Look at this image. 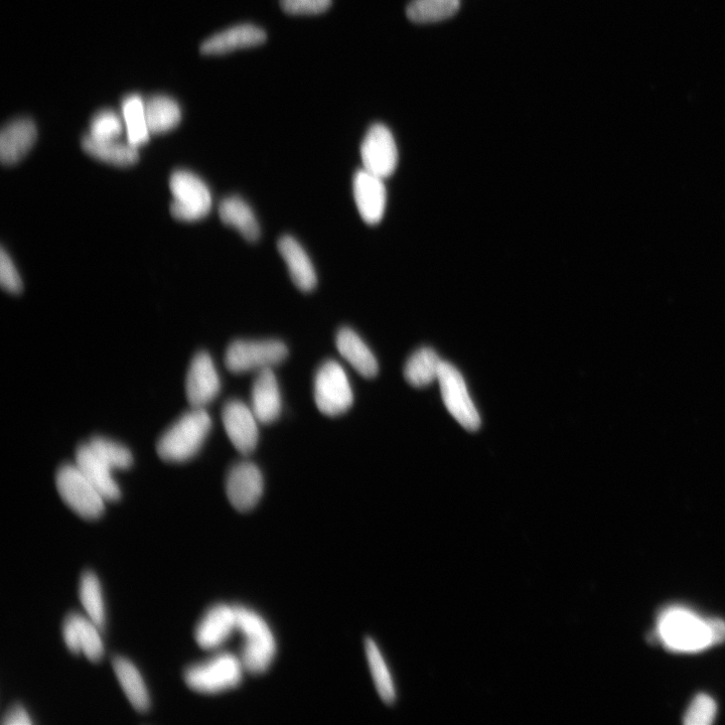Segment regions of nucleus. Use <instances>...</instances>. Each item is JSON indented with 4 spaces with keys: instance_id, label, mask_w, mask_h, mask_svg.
Here are the masks:
<instances>
[{
    "instance_id": "obj_29",
    "label": "nucleus",
    "mask_w": 725,
    "mask_h": 725,
    "mask_svg": "<svg viewBox=\"0 0 725 725\" xmlns=\"http://www.w3.org/2000/svg\"><path fill=\"white\" fill-rule=\"evenodd\" d=\"M460 6V0H412L406 15L416 24L441 22L453 17Z\"/></svg>"
},
{
    "instance_id": "obj_25",
    "label": "nucleus",
    "mask_w": 725,
    "mask_h": 725,
    "mask_svg": "<svg viewBox=\"0 0 725 725\" xmlns=\"http://www.w3.org/2000/svg\"><path fill=\"white\" fill-rule=\"evenodd\" d=\"M114 672L132 706L140 712L150 708L151 699L147 685L134 664L123 658L116 657L113 660Z\"/></svg>"
},
{
    "instance_id": "obj_32",
    "label": "nucleus",
    "mask_w": 725,
    "mask_h": 725,
    "mask_svg": "<svg viewBox=\"0 0 725 725\" xmlns=\"http://www.w3.org/2000/svg\"><path fill=\"white\" fill-rule=\"evenodd\" d=\"M92 451L113 471L126 470L133 464L131 452L122 445L102 437L89 442Z\"/></svg>"
},
{
    "instance_id": "obj_24",
    "label": "nucleus",
    "mask_w": 725,
    "mask_h": 725,
    "mask_svg": "<svg viewBox=\"0 0 725 725\" xmlns=\"http://www.w3.org/2000/svg\"><path fill=\"white\" fill-rule=\"evenodd\" d=\"M219 214L225 225L235 228L247 241L255 242L260 236V226L251 207L240 197L224 199Z\"/></svg>"
},
{
    "instance_id": "obj_38",
    "label": "nucleus",
    "mask_w": 725,
    "mask_h": 725,
    "mask_svg": "<svg viewBox=\"0 0 725 725\" xmlns=\"http://www.w3.org/2000/svg\"><path fill=\"white\" fill-rule=\"evenodd\" d=\"M712 643L720 644L725 641V623L721 620H708Z\"/></svg>"
},
{
    "instance_id": "obj_17",
    "label": "nucleus",
    "mask_w": 725,
    "mask_h": 725,
    "mask_svg": "<svg viewBox=\"0 0 725 725\" xmlns=\"http://www.w3.org/2000/svg\"><path fill=\"white\" fill-rule=\"evenodd\" d=\"M37 127L29 118H19L8 123L0 134V159L12 166L21 162L34 147Z\"/></svg>"
},
{
    "instance_id": "obj_9",
    "label": "nucleus",
    "mask_w": 725,
    "mask_h": 725,
    "mask_svg": "<svg viewBox=\"0 0 725 725\" xmlns=\"http://www.w3.org/2000/svg\"><path fill=\"white\" fill-rule=\"evenodd\" d=\"M363 169L381 178L391 177L398 165L396 141L390 129L381 123L373 124L361 145Z\"/></svg>"
},
{
    "instance_id": "obj_11",
    "label": "nucleus",
    "mask_w": 725,
    "mask_h": 725,
    "mask_svg": "<svg viewBox=\"0 0 725 725\" xmlns=\"http://www.w3.org/2000/svg\"><path fill=\"white\" fill-rule=\"evenodd\" d=\"M222 421L236 450L244 456L252 454L259 438L258 419L252 409L241 401L231 400L223 408Z\"/></svg>"
},
{
    "instance_id": "obj_14",
    "label": "nucleus",
    "mask_w": 725,
    "mask_h": 725,
    "mask_svg": "<svg viewBox=\"0 0 725 725\" xmlns=\"http://www.w3.org/2000/svg\"><path fill=\"white\" fill-rule=\"evenodd\" d=\"M353 190L355 202L362 219L368 225L380 223L387 205V191L384 179L362 169L355 175Z\"/></svg>"
},
{
    "instance_id": "obj_26",
    "label": "nucleus",
    "mask_w": 725,
    "mask_h": 725,
    "mask_svg": "<svg viewBox=\"0 0 725 725\" xmlns=\"http://www.w3.org/2000/svg\"><path fill=\"white\" fill-rule=\"evenodd\" d=\"M442 364L443 361L437 353L430 348H422L407 361L404 377L414 387H425L439 379Z\"/></svg>"
},
{
    "instance_id": "obj_7",
    "label": "nucleus",
    "mask_w": 725,
    "mask_h": 725,
    "mask_svg": "<svg viewBox=\"0 0 725 725\" xmlns=\"http://www.w3.org/2000/svg\"><path fill=\"white\" fill-rule=\"evenodd\" d=\"M286 346L276 340L235 341L227 349L225 364L233 373L271 369L286 357Z\"/></svg>"
},
{
    "instance_id": "obj_35",
    "label": "nucleus",
    "mask_w": 725,
    "mask_h": 725,
    "mask_svg": "<svg viewBox=\"0 0 725 725\" xmlns=\"http://www.w3.org/2000/svg\"><path fill=\"white\" fill-rule=\"evenodd\" d=\"M279 3L289 15H319L332 6V0H279Z\"/></svg>"
},
{
    "instance_id": "obj_10",
    "label": "nucleus",
    "mask_w": 725,
    "mask_h": 725,
    "mask_svg": "<svg viewBox=\"0 0 725 725\" xmlns=\"http://www.w3.org/2000/svg\"><path fill=\"white\" fill-rule=\"evenodd\" d=\"M439 382L444 402L450 413L468 430L475 431L481 425L480 414L475 407L464 377L448 362H443Z\"/></svg>"
},
{
    "instance_id": "obj_13",
    "label": "nucleus",
    "mask_w": 725,
    "mask_h": 725,
    "mask_svg": "<svg viewBox=\"0 0 725 725\" xmlns=\"http://www.w3.org/2000/svg\"><path fill=\"white\" fill-rule=\"evenodd\" d=\"M263 487L260 470L251 463H240L233 467L226 483L228 499L239 512H248L257 505Z\"/></svg>"
},
{
    "instance_id": "obj_33",
    "label": "nucleus",
    "mask_w": 725,
    "mask_h": 725,
    "mask_svg": "<svg viewBox=\"0 0 725 725\" xmlns=\"http://www.w3.org/2000/svg\"><path fill=\"white\" fill-rule=\"evenodd\" d=\"M119 116L111 110L98 112L92 119L89 136L98 140H115L122 133Z\"/></svg>"
},
{
    "instance_id": "obj_27",
    "label": "nucleus",
    "mask_w": 725,
    "mask_h": 725,
    "mask_svg": "<svg viewBox=\"0 0 725 725\" xmlns=\"http://www.w3.org/2000/svg\"><path fill=\"white\" fill-rule=\"evenodd\" d=\"M151 133H164L175 128L181 121L182 111L179 104L166 95H154L144 100Z\"/></svg>"
},
{
    "instance_id": "obj_1",
    "label": "nucleus",
    "mask_w": 725,
    "mask_h": 725,
    "mask_svg": "<svg viewBox=\"0 0 725 725\" xmlns=\"http://www.w3.org/2000/svg\"><path fill=\"white\" fill-rule=\"evenodd\" d=\"M212 427V418L204 408H193L179 418L163 435L157 451L168 463H185L201 450Z\"/></svg>"
},
{
    "instance_id": "obj_34",
    "label": "nucleus",
    "mask_w": 725,
    "mask_h": 725,
    "mask_svg": "<svg viewBox=\"0 0 725 725\" xmlns=\"http://www.w3.org/2000/svg\"><path fill=\"white\" fill-rule=\"evenodd\" d=\"M717 707L714 700L706 695H697L685 713L687 725H709L716 717Z\"/></svg>"
},
{
    "instance_id": "obj_28",
    "label": "nucleus",
    "mask_w": 725,
    "mask_h": 725,
    "mask_svg": "<svg viewBox=\"0 0 725 725\" xmlns=\"http://www.w3.org/2000/svg\"><path fill=\"white\" fill-rule=\"evenodd\" d=\"M122 114L128 142L138 148L148 142L151 135L144 100L139 95H129L122 101Z\"/></svg>"
},
{
    "instance_id": "obj_15",
    "label": "nucleus",
    "mask_w": 725,
    "mask_h": 725,
    "mask_svg": "<svg viewBox=\"0 0 725 725\" xmlns=\"http://www.w3.org/2000/svg\"><path fill=\"white\" fill-rule=\"evenodd\" d=\"M101 631L88 617L71 614L65 620L63 637L72 653L84 654L92 662H98L104 653Z\"/></svg>"
},
{
    "instance_id": "obj_8",
    "label": "nucleus",
    "mask_w": 725,
    "mask_h": 725,
    "mask_svg": "<svg viewBox=\"0 0 725 725\" xmlns=\"http://www.w3.org/2000/svg\"><path fill=\"white\" fill-rule=\"evenodd\" d=\"M315 399L319 410L328 416L347 412L354 402L353 391L343 367L328 361L319 369L315 380Z\"/></svg>"
},
{
    "instance_id": "obj_3",
    "label": "nucleus",
    "mask_w": 725,
    "mask_h": 725,
    "mask_svg": "<svg viewBox=\"0 0 725 725\" xmlns=\"http://www.w3.org/2000/svg\"><path fill=\"white\" fill-rule=\"evenodd\" d=\"M237 630L244 637L240 659L245 671L262 674L276 655L275 638L261 616L245 607L234 606Z\"/></svg>"
},
{
    "instance_id": "obj_23",
    "label": "nucleus",
    "mask_w": 725,
    "mask_h": 725,
    "mask_svg": "<svg viewBox=\"0 0 725 725\" xmlns=\"http://www.w3.org/2000/svg\"><path fill=\"white\" fill-rule=\"evenodd\" d=\"M82 147L91 157L113 166L128 167L138 161V150L129 142L98 140L87 135L82 140Z\"/></svg>"
},
{
    "instance_id": "obj_31",
    "label": "nucleus",
    "mask_w": 725,
    "mask_h": 725,
    "mask_svg": "<svg viewBox=\"0 0 725 725\" xmlns=\"http://www.w3.org/2000/svg\"><path fill=\"white\" fill-rule=\"evenodd\" d=\"M365 648L368 664L376 689L382 700L387 704H391L396 698V692L392 676L385 660L376 643L372 639L366 640Z\"/></svg>"
},
{
    "instance_id": "obj_2",
    "label": "nucleus",
    "mask_w": 725,
    "mask_h": 725,
    "mask_svg": "<svg viewBox=\"0 0 725 725\" xmlns=\"http://www.w3.org/2000/svg\"><path fill=\"white\" fill-rule=\"evenodd\" d=\"M658 637L675 652H699L713 645L708 620L683 608H670L658 619Z\"/></svg>"
},
{
    "instance_id": "obj_12",
    "label": "nucleus",
    "mask_w": 725,
    "mask_h": 725,
    "mask_svg": "<svg viewBox=\"0 0 725 725\" xmlns=\"http://www.w3.org/2000/svg\"><path fill=\"white\" fill-rule=\"evenodd\" d=\"M221 381L211 356L198 353L189 368L186 380L187 398L192 408H204L220 393Z\"/></svg>"
},
{
    "instance_id": "obj_6",
    "label": "nucleus",
    "mask_w": 725,
    "mask_h": 725,
    "mask_svg": "<svg viewBox=\"0 0 725 725\" xmlns=\"http://www.w3.org/2000/svg\"><path fill=\"white\" fill-rule=\"evenodd\" d=\"M170 187L175 199L171 212L176 219L193 222L205 218L211 211V192L196 175L178 171L172 175Z\"/></svg>"
},
{
    "instance_id": "obj_36",
    "label": "nucleus",
    "mask_w": 725,
    "mask_h": 725,
    "mask_svg": "<svg viewBox=\"0 0 725 725\" xmlns=\"http://www.w3.org/2000/svg\"><path fill=\"white\" fill-rule=\"evenodd\" d=\"M0 283L12 294H20L23 290L22 278L5 249L0 254Z\"/></svg>"
},
{
    "instance_id": "obj_5",
    "label": "nucleus",
    "mask_w": 725,
    "mask_h": 725,
    "mask_svg": "<svg viewBox=\"0 0 725 725\" xmlns=\"http://www.w3.org/2000/svg\"><path fill=\"white\" fill-rule=\"evenodd\" d=\"M56 484L63 501L79 516L93 520L103 514L106 500L76 465L61 467Z\"/></svg>"
},
{
    "instance_id": "obj_37",
    "label": "nucleus",
    "mask_w": 725,
    "mask_h": 725,
    "mask_svg": "<svg viewBox=\"0 0 725 725\" xmlns=\"http://www.w3.org/2000/svg\"><path fill=\"white\" fill-rule=\"evenodd\" d=\"M3 723L7 725H30L32 719L24 707L17 705L6 714Z\"/></svg>"
},
{
    "instance_id": "obj_16",
    "label": "nucleus",
    "mask_w": 725,
    "mask_h": 725,
    "mask_svg": "<svg viewBox=\"0 0 725 725\" xmlns=\"http://www.w3.org/2000/svg\"><path fill=\"white\" fill-rule=\"evenodd\" d=\"M237 630L234 606L224 604L212 607L199 623L195 637L198 645L205 650L220 648Z\"/></svg>"
},
{
    "instance_id": "obj_4",
    "label": "nucleus",
    "mask_w": 725,
    "mask_h": 725,
    "mask_svg": "<svg viewBox=\"0 0 725 725\" xmlns=\"http://www.w3.org/2000/svg\"><path fill=\"white\" fill-rule=\"evenodd\" d=\"M245 668L240 657L231 653L216 655L211 660L189 667L187 685L203 694H218L240 685Z\"/></svg>"
},
{
    "instance_id": "obj_22",
    "label": "nucleus",
    "mask_w": 725,
    "mask_h": 725,
    "mask_svg": "<svg viewBox=\"0 0 725 725\" xmlns=\"http://www.w3.org/2000/svg\"><path fill=\"white\" fill-rule=\"evenodd\" d=\"M338 351L353 368L366 378L378 373V363L371 350L356 332L349 328L339 331L336 339Z\"/></svg>"
},
{
    "instance_id": "obj_20",
    "label": "nucleus",
    "mask_w": 725,
    "mask_h": 725,
    "mask_svg": "<svg viewBox=\"0 0 725 725\" xmlns=\"http://www.w3.org/2000/svg\"><path fill=\"white\" fill-rule=\"evenodd\" d=\"M266 33L250 24L238 25L220 32L206 40L201 52L206 55H221L237 49L251 48L263 44Z\"/></svg>"
},
{
    "instance_id": "obj_19",
    "label": "nucleus",
    "mask_w": 725,
    "mask_h": 725,
    "mask_svg": "<svg viewBox=\"0 0 725 725\" xmlns=\"http://www.w3.org/2000/svg\"><path fill=\"white\" fill-rule=\"evenodd\" d=\"M75 465L106 502L120 499L121 491L112 475L113 470L92 451L88 444L77 450Z\"/></svg>"
},
{
    "instance_id": "obj_30",
    "label": "nucleus",
    "mask_w": 725,
    "mask_h": 725,
    "mask_svg": "<svg viewBox=\"0 0 725 725\" xmlns=\"http://www.w3.org/2000/svg\"><path fill=\"white\" fill-rule=\"evenodd\" d=\"M79 596L88 618L102 630L105 625V605L99 579L92 571L82 575Z\"/></svg>"
},
{
    "instance_id": "obj_21",
    "label": "nucleus",
    "mask_w": 725,
    "mask_h": 725,
    "mask_svg": "<svg viewBox=\"0 0 725 725\" xmlns=\"http://www.w3.org/2000/svg\"><path fill=\"white\" fill-rule=\"evenodd\" d=\"M252 411L259 422L269 424L281 412V397L276 377L271 369L259 371L252 388Z\"/></svg>"
},
{
    "instance_id": "obj_18",
    "label": "nucleus",
    "mask_w": 725,
    "mask_h": 725,
    "mask_svg": "<svg viewBox=\"0 0 725 725\" xmlns=\"http://www.w3.org/2000/svg\"><path fill=\"white\" fill-rule=\"evenodd\" d=\"M277 246L297 287L305 293L312 292L317 286L318 278L315 267L303 246L292 236L281 237Z\"/></svg>"
}]
</instances>
